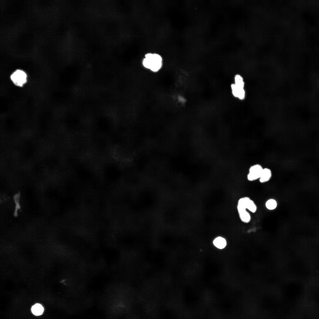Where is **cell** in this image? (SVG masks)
Returning <instances> with one entry per match:
<instances>
[{
  "instance_id": "52a82bcc",
  "label": "cell",
  "mask_w": 319,
  "mask_h": 319,
  "mask_svg": "<svg viewBox=\"0 0 319 319\" xmlns=\"http://www.w3.org/2000/svg\"><path fill=\"white\" fill-rule=\"evenodd\" d=\"M239 218L243 223H248L251 220V216L248 210H245L238 213Z\"/></svg>"
},
{
  "instance_id": "9c48e42d",
  "label": "cell",
  "mask_w": 319,
  "mask_h": 319,
  "mask_svg": "<svg viewBox=\"0 0 319 319\" xmlns=\"http://www.w3.org/2000/svg\"><path fill=\"white\" fill-rule=\"evenodd\" d=\"M31 310L32 313L34 315L39 316L43 313L44 309L41 304L36 303L32 306Z\"/></svg>"
},
{
  "instance_id": "277c9868",
  "label": "cell",
  "mask_w": 319,
  "mask_h": 319,
  "mask_svg": "<svg viewBox=\"0 0 319 319\" xmlns=\"http://www.w3.org/2000/svg\"><path fill=\"white\" fill-rule=\"evenodd\" d=\"M232 92L235 97L240 100L244 99L245 97V92L244 88L238 87L234 83L231 85Z\"/></svg>"
},
{
  "instance_id": "30bf717a",
  "label": "cell",
  "mask_w": 319,
  "mask_h": 319,
  "mask_svg": "<svg viewBox=\"0 0 319 319\" xmlns=\"http://www.w3.org/2000/svg\"><path fill=\"white\" fill-rule=\"evenodd\" d=\"M213 242L216 247L220 249L224 248L226 246L227 243L225 239L220 237L215 238Z\"/></svg>"
},
{
  "instance_id": "8fae6325",
  "label": "cell",
  "mask_w": 319,
  "mask_h": 319,
  "mask_svg": "<svg viewBox=\"0 0 319 319\" xmlns=\"http://www.w3.org/2000/svg\"><path fill=\"white\" fill-rule=\"evenodd\" d=\"M234 84L237 86L244 88V82L242 77L239 74H236L234 77Z\"/></svg>"
},
{
  "instance_id": "7a4b0ae2",
  "label": "cell",
  "mask_w": 319,
  "mask_h": 319,
  "mask_svg": "<svg viewBox=\"0 0 319 319\" xmlns=\"http://www.w3.org/2000/svg\"><path fill=\"white\" fill-rule=\"evenodd\" d=\"M26 73L21 70H17L11 75L10 78L14 84L19 87L23 86L27 81Z\"/></svg>"
},
{
  "instance_id": "3957f363",
  "label": "cell",
  "mask_w": 319,
  "mask_h": 319,
  "mask_svg": "<svg viewBox=\"0 0 319 319\" xmlns=\"http://www.w3.org/2000/svg\"><path fill=\"white\" fill-rule=\"evenodd\" d=\"M263 168L258 164L251 166L250 168L247 175V180L250 181H253L259 179Z\"/></svg>"
},
{
  "instance_id": "6da1fadb",
  "label": "cell",
  "mask_w": 319,
  "mask_h": 319,
  "mask_svg": "<svg viewBox=\"0 0 319 319\" xmlns=\"http://www.w3.org/2000/svg\"><path fill=\"white\" fill-rule=\"evenodd\" d=\"M143 66L149 71L156 73L160 71L163 64L162 57L156 53H148L146 54L142 60Z\"/></svg>"
},
{
  "instance_id": "ba28073f",
  "label": "cell",
  "mask_w": 319,
  "mask_h": 319,
  "mask_svg": "<svg viewBox=\"0 0 319 319\" xmlns=\"http://www.w3.org/2000/svg\"><path fill=\"white\" fill-rule=\"evenodd\" d=\"M277 201L275 199L271 198L268 199L265 202V206L268 210L272 211L275 210L278 206Z\"/></svg>"
},
{
  "instance_id": "8992f818",
  "label": "cell",
  "mask_w": 319,
  "mask_h": 319,
  "mask_svg": "<svg viewBox=\"0 0 319 319\" xmlns=\"http://www.w3.org/2000/svg\"><path fill=\"white\" fill-rule=\"evenodd\" d=\"M246 204V209L249 211L255 213L257 211L258 208L256 204L248 196H247Z\"/></svg>"
},
{
  "instance_id": "5b68a950",
  "label": "cell",
  "mask_w": 319,
  "mask_h": 319,
  "mask_svg": "<svg viewBox=\"0 0 319 319\" xmlns=\"http://www.w3.org/2000/svg\"><path fill=\"white\" fill-rule=\"evenodd\" d=\"M272 176V173L269 169L263 168L259 179V181L262 183L267 182L271 179Z\"/></svg>"
}]
</instances>
